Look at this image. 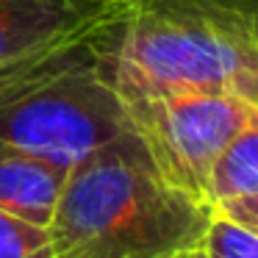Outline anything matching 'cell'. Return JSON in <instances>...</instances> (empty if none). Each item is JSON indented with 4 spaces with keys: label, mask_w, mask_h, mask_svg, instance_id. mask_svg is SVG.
Returning a JSON list of instances; mask_svg holds the SVG:
<instances>
[{
    "label": "cell",
    "mask_w": 258,
    "mask_h": 258,
    "mask_svg": "<svg viewBox=\"0 0 258 258\" xmlns=\"http://www.w3.org/2000/svg\"><path fill=\"white\" fill-rule=\"evenodd\" d=\"M89 39L117 95L197 86L258 108V0H103Z\"/></svg>",
    "instance_id": "obj_1"
},
{
    "label": "cell",
    "mask_w": 258,
    "mask_h": 258,
    "mask_svg": "<svg viewBox=\"0 0 258 258\" xmlns=\"http://www.w3.org/2000/svg\"><path fill=\"white\" fill-rule=\"evenodd\" d=\"M211 214L164 183L128 131L70 169L47 230L56 258H180Z\"/></svg>",
    "instance_id": "obj_2"
},
{
    "label": "cell",
    "mask_w": 258,
    "mask_h": 258,
    "mask_svg": "<svg viewBox=\"0 0 258 258\" xmlns=\"http://www.w3.org/2000/svg\"><path fill=\"white\" fill-rule=\"evenodd\" d=\"M89 25L0 64V147L73 169L131 131L122 100L100 70Z\"/></svg>",
    "instance_id": "obj_3"
},
{
    "label": "cell",
    "mask_w": 258,
    "mask_h": 258,
    "mask_svg": "<svg viewBox=\"0 0 258 258\" xmlns=\"http://www.w3.org/2000/svg\"><path fill=\"white\" fill-rule=\"evenodd\" d=\"M128 128L164 183L208 203V178L219 153L258 119L236 95L197 86H164L119 95Z\"/></svg>",
    "instance_id": "obj_4"
},
{
    "label": "cell",
    "mask_w": 258,
    "mask_h": 258,
    "mask_svg": "<svg viewBox=\"0 0 258 258\" xmlns=\"http://www.w3.org/2000/svg\"><path fill=\"white\" fill-rule=\"evenodd\" d=\"M103 0H0V64L84 31Z\"/></svg>",
    "instance_id": "obj_5"
},
{
    "label": "cell",
    "mask_w": 258,
    "mask_h": 258,
    "mask_svg": "<svg viewBox=\"0 0 258 258\" xmlns=\"http://www.w3.org/2000/svg\"><path fill=\"white\" fill-rule=\"evenodd\" d=\"M70 169L39 156L0 147V211L34 225H50Z\"/></svg>",
    "instance_id": "obj_6"
},
{
    "label": "cell",
    "mask_w": 258,
    "mask_h": 258,
    "mask_svg": "<svg viewBox=\"0 0 258 258\" xmlns=\"http://www.w3.org/2000/svg\"><path fill=\"white\" fill-rule=\"evenodd\" d=\"M258 195V119L250 122L222 153L208 178V203Z\"/></svg>",
    "instance_id": "obj_7"
},
{
    "label": "cell",
    "mask_w": 258,
    "mask_h": 258,
    "mask_svg": "<svg viewBox=\"0 0 258 258\" xmlns=\"http://www.w3.org/2000/svg\"><path fill=\"white\" fill-rule=\"evenodd\" d=\"M0 258H56L50 230L0 211Z\"/></svg>",
    "instance_id": "obj_8"
},
{
    "label": "cell",
    "mask_w": 258,
    "mask_h": 258,
    "mask_svg": "<svg viewBox=\"0 0 258 258\" xmlns=\"http://www.w3.org/2000/svg\"><path fill=\"white\" fill-rule=\"evenodd\" d=\"M203 258H258V236L214 211L200 241Z\"/></svg>",
    "instance_id": "obj_9"
},
{
    "label": "cell",
    "mask_w": 258,
    "mask_h": 258,
    "mask_svg": "<svg viewBox=\"0 0 258 258\" xmlns=\"http://www.w3.org/2000/svg\"><path fill=\"white\" fill-rule=\"evenodd\" d=\"M214 211L228 217V219H233L236 225H241V228H247L250 233L258 236V195L225 200V203H219V206H214Z\"/></svg>",
    "instance_id": "obj_10"
},
{
    "label": "cell",
    "mask_w": 258,
    "mask_h": 258,
    "mask_svg": "<svg viewBox=\"0 0 258 258\" xmlns=\"http://www.w3.org/2000/svg\"><path fill=\"white\" fill-rule=\"evenodd\" d=\"M180 258H203V252H200V247H195V250H189L186 255H180Z\"/></svg>",
    "instance_id": "obj_11"
}]
</instances>
